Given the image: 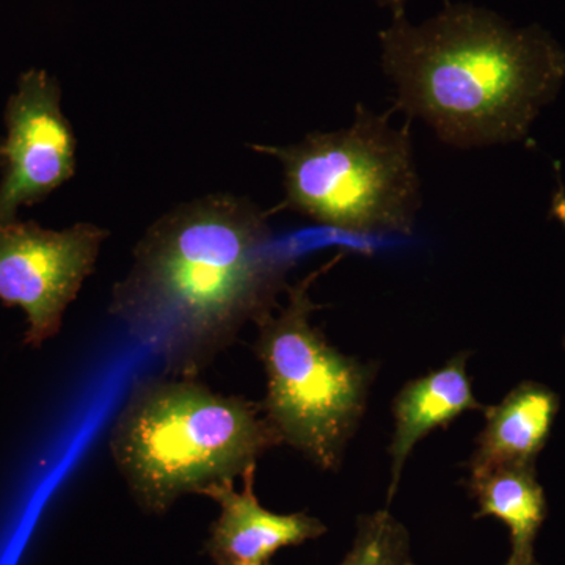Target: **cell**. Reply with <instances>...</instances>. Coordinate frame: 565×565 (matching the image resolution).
Returning <instances> with one entry per match:
<instances>
[{
    "mask_svg": "<svg viewBox=\"0 0 565 565\" xmlns=\"http://www.w3.org/2000/svg\"><path fill=\"white\" fill-rule=\"evenodd\" d=\"M281 444L262 404L178 375L136 384L110 429L111 457L151 515L166 514L185 494L243 478Z\"/></svg>",
    "mask_w": 565,
    "mask_h": 565,
    "instance_id": "cell-3",
    "label": "cell"
},
{
    "mask_svg": "<svg viewBox=\"0 0 565 565\" xmlns=\"http://www.w3.org/2000/svg\"><path fill=\"white\" fill-rule=\"evenodd\" d=\"M0 167H2V140H0Z\"/></svg>",
    "mask_w": 565,
    "mask_h": 565,
    "instance_id": "cell-14",
    "label": "cell"
},
{
    "mask_svg": "<svg viewBox=\"0 0 565 565\" xmlns=\"http://www.w3.org/2000/svg\"><path fill=\"white\" fill-rule=\"evenodd\" d=\"M482 407L476 399L467 374V355L459 353L444 367L408 382L401 390L393 404L394 429L390 456H392V484L388 498L392 500L401 481L405 460L412 449L427 434L441 426H448L465 412Z\"/></svg>",
    "mask_w": 565,
    "mask_h": 565,
    "instance_id": "cell-9",
    "label": "cell"
},
{
    "mask_svg": "<svg viewBox=\"0 0 565 565\" xmlns=\"http://www.w3.org/2000/svg\"><path fill=\"white\" fill-rule=\"evenodd\" d=\"M289 267L255 203L214 193L152 223L114 286L110 315L167 373L199 377L245 323L273 313Z\"/></svg>",
    "mask_w": 565,
    "mask_h": 565,
    "instance_id": "cell-1",
    "label": "cell"
},
{
    "mask_svg": "<svg viewBox=\"0 0 565 565\" xmlns=\"http://www.w3.org/2000/svg\"><path fill=\"white\" fill-rule=\"evenodd\" d=\"M559 411L548 386L523 382L500 404L486 408V427L470 462L471 478L511 465H534Z\"/></svg>",
    "mask_w": 565,
    "mask_h": 565,
    "instance_id": "cell-10",
    "label": "cell"
},
{
    "mask_svg": "<svg viewBox=\"0 0 565 565\" xmlns=\"http://www.w3.org/2000/svg\"><path fill=\"white\" fill-rule=\"evenodd\" d=\"M109 232L93 223L47 230L0 223V302L28 319L24 343L40 348L61 332L66 308L95 270Z\"/></svg>",
    "mask_w": 565,
    "mask_h": 565,
    "instance_id": "cell-6",
    "label": "cell"
},
{
    "mask_svg": "<svg viewBox=\"0 0 565 565\" xmlns=\"http://www.w3.org/2000/svg\"><path fill=\"white\" fill-rule=\"evenodd\" d=\"M374 2L384 7V9L392 10L393 17L405 14V3H407V0H374ZM446 3H449V0H445V6Z\"/></svg>",
    "mask_w": 565,
    "mask_h": 565,
    "instance_id": "cell-13",
    "label": "cell"
},
{
    "mask_svg": "<svg viewBox=\"0 0 565 565\" xmlns=\"http://www.w3.org/2000/svg\"><path fill=\"white\" fill-rule=\"evenodd\" d=\"M523 565H539V564L535 563V559H533V561H530V563H526V564H523Z\"/></svg>",
    "mask_w": 565,
    "mask_h": 565,
    "instance_id": "cell-15",
    "label": "cell"
},
{
    "mask_svg": "<svg viewBox=\"0 0 565 565\" xmlns=\"http://www.w3.org/2000/svg\"><path fill=\"white\" fill-rule=\"evenodd\" d=\"M243 492L234 481L221 482L204 492L221 505L211 525L207 555L215 565H263L286 546L302 545L326 534L321 520L303 512L277 514L259 504L255 494V468L243 476Z\"/></svg>",
    "mask_w": 565,
    "mask_h": 565,
    "instance_id": "cell-8",
    "label": "cell"
},
{
    "mask_svg": "<svg viewBox=\"0 0 565 565\" xmlns=\"http://www.w3.org/2000/svg\"><path fill=\"white\" fill-rule=\"evenodd\" d=\"M326 266L288 288V303L256 322V355L267 375L262 407L282 444L302 452L322 470L340 467L345 445L366 407L371 373L344 355L311 323L318 305L310 288Z\"/></svg>",
    "mask_w": 565,
    "mask_h": 565,
    "instance_id": "cell-5",
    "label": "cell"
},
{
    "mask_svg": "<svg viewBox=\"0 0 565 565\" xmlns=\"http://www.w3.org/2000/svg\"><path fill=\"white\" fill-rule=\"evenodd\" d=\"M263 565H270V563H266V564H263Z\"/></svg>",
    "mask_w": 565,
    "mask_h": 565,
    "instance_id": "cell-16",
    "label": "cell"
},
{
    "mask_svg": "<svg viewBox=\"0 0 565 565\" xmlns=\"http://www.w3.org/2000/svg\"><path fill=\"white\" fill-rule=\"evenodd\" d=\"M470 490L479 505L476 519L493 516L509 527L512 550L504 565L533 561L535 535L546 516L545 492L534 465H511L475 476Z\"/></svg>",
    "mask_w": 565,
    "mask_h": 565,
    "instance_id": "cell-11",
    "label": "cell"
},
{
    "mask_svg": "<svg viewBox=\"0 0 565 565\" xmlns=\"http://www.w3.org/2000/svg\"><path fill=\"white\" fill-rule=\"evenodd\" d=\"M393 111L375 114L359 104L352 125L340 131L308 134L286 147L252 145L281 163L280 210L338 232L411 234L422 184L411 122L394 128Z\"/></svg>",
    "mask_w": 565,
    "mask_h": 565,
    "instance_id": "cell-4",
    "label": "cell"
},
{
    "mask_svg": "<svg viewBox=\"0 0 565 565\" xmlns=\"http://www.w3.org/2000/svg\"><path fill=\"white\" fill-rule=\"evenodd\" d=\"M379 40L394 110L459 150L525 140L565 81V51L552 33L516 29L471 3H446L418 25L393 17Z\"/></svg>",
    "mask_w": 565,
    "mask_h": 565,
    "instance_id": "cell-2",
    "label": "cell"
},
{
    "mask_svg": "<svg viewBox=\"0 0 565 565\" xmlns=\"http://www.w3.org/2000/svg\"><path fill=\"white\" fill-rule=\"evenodd\" d=\"M0 223L21 207L43 202L76 173V137L62 109V88L47 71L31 68L18 79L6 107Z\"/></svg>",
    "mask_w": 565,
    "mask_h": 565,
    "instance_id": "cell-7",
    "label": "cell"
},
{
    "mask_svg": "<svg viewBox=\"0 0 565 565\" xmlns=\"http://www.w3.org/2000/svg\"><path fill=\"white\" fill-rule=\"evenodd\" d=\"M340 565H414L407 530L388 511L360 516L351 552Z\"/></svg>",
    "mask_w": 565,
    "mask_h": 565,
    "instance_id": "cell-12",
    "label": "cell"
}]
</instances>
